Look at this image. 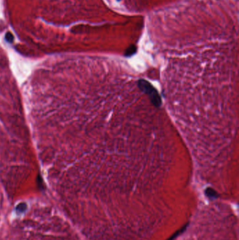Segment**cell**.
<instances>
[{"label":"cell","mask_w":239,"mask_h":240,"mask_svg":"<svg viewBox=\"0 0 239 240\" xmlns=\"http://www.w3.org/2000/svg\"><path fill=\"white\" fill-rule=\"evenodd\" d=\"M5 39L7 42H9V43H12L14 40V37L11 32H7L5 35Z\"/></svg>","instance_id":"obj_2"},{"label":"cell","mask_w":239,"mask_h":240,"mask_svg":"<svg viewBox=\"0 0 239 240\" xmlns=\"http://www.w3.org/2000/svg\"><path fill=\"white\" fill-rule=\"evenodd\" d=\"M37 184H38L39 187L41 190L44 189V185H43V181H42V178L41 176L39 175L38 177H37Z\"/></svg>","instance_id":"obj_3"},{"label":"cell","mask_w":239,"mask_h":240,"mask_svg":"<svg viewBox=\"0 0 239 240\" xmlns=\"http://www.w3.org/2000/svg\"><path fill=\"white\" fill-rule=\"evenodd\" d=\"M117 1H121V0H117Z\"/></svg>","instance_id":"obj_4"},{"label":"cell","mask_w":239,"mask_h":240,"mask_svg":"<svg viewBox=\"0 0 239 240\" xmlns=\"http://www.w3.org/2000/svg\"><path fill=\"white\" fill-rule=\"evenodd\" d=\"M16 211H17V212H18V213H24V212L27 210V206L25 203H20L16 206Z\"/></svg>","instance_id":"obj_1"}]
</instances>
